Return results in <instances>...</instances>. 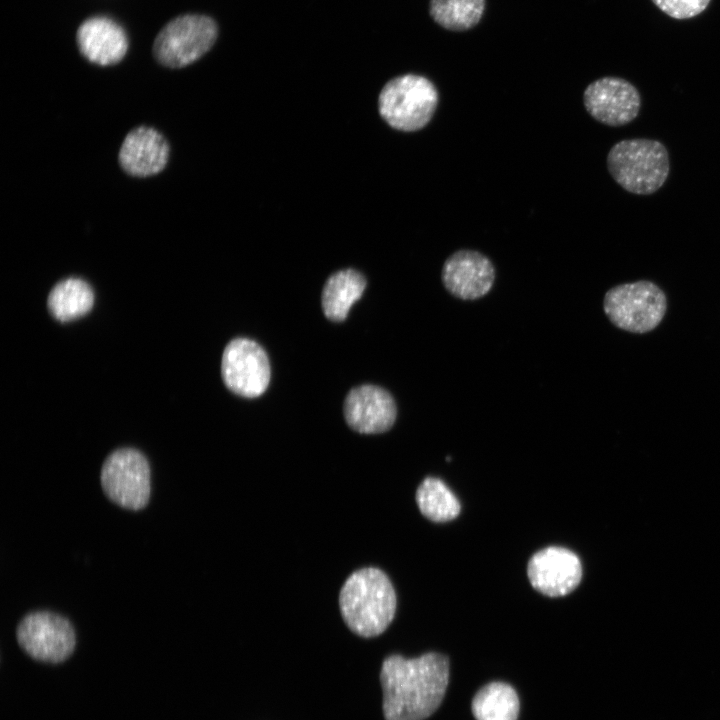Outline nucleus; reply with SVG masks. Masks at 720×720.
<instances>
[{
    "label": "nucleus",
    "instance_id": "ddd939ff",
    "mask_svg": "<svg viewBox=\"0 0 720 720\" xmlns=\"http://www.w3.org/2000/svg\"><path fill=\"white\" fill-rule=\"evenodd\" d=\"M397 408L391 394L375 385H361L347 394L344 416L348 425L360 433L374 434L389 430Z\"/></svg>",
    "mask_w": 720,
    "mask_h": 720
},
{
    "label": "nucleus",
    "instance_id": "2eb2a0df",
    "mask_svg": "<svg viewBox=\"0 0 720 720\" xmlns=\"http://www.w3.org/2000/svg\"><path fill=\"white\" fill-rule=\"evenodd\" d=\"M76 39L81 54L88 61L101 66L117 64L128 50L124 29L105 16L86 19L79 26Z\"/></svg>",
    "mask_w": 720,
    "mask_h": 720
},
{
    "label": "nucleus",
    "instance_id": "0eeeda50",
    "mask_svg": "<svg viewBox=\"0 0 720 720\" xmlns=\"http://www.w3.org/2000/svg\"><path fill=\"white\" fill-rule=\"evenodd\" d=\"M106 497L118 506L138 511L151 495V470L146 457L134 448H119L107 456L100 472Z\"/></svg>",
    "mask_w": 720,
    "mask_h": 720
},
{
    "label": "nucleus",
    "instance_id": "6ab92c4d",
    "mask_svg": "<svg viewBox=\"0 0 720 720\" xmlns=\"http://www.w3.org/2000/svg\"><path fill=\"white\" fill-rule=\"evenodd\" d=\"M420 512L433 522L453 520L460 513V502L446 484L435 477L425 478L416 491Z\"/></svg>",
    "mask_w": 720,
    "mask_h": 720
},
{
    "label": "nucleus",
    "instance_id": "20e7f679",
    "mask_svg": "<svg viewBox=\"0 0 720 720\" xmlns=\"http://www.w3.org/2000/svg\"><path fill=\"white\" fill-rule=\"evenodd\" d=\"M439 102L434 83L417 74H404L389 80L382 88L378 108L392 128L414 132L432 119Z\"/></svg>",
    "mask_w": 720,
    "mask_h": 720
},
{
    "label": "nucleus",
    "instance_id": "6e6552de",
    "mask_svg": "<svg viewBox=\"0 0 720 720\" xmlns=\"http://www.w3.org/2000/svg\"><path fill=\"white\" fill-rule=\"evenodd\" d=\"M16 638L32 658L49 663L66 660L76 645L75 630L64 616L47 610L26 614L18 623Z\"/></svg>",
    "mask_w": 720,
    "mask_h": 720
},
{
    "label": "nucleus",
    "instance_id": "f257e3e1",
    "mask_svg": "<svg viewBox=\"0 0 720 720\" xmlns=\"http://www.w3.org/2000/svg\"><path fill=\"white\" fill-rule=\"evenodd\" d=\"M448 678V659L439 653L412 659L388 656L380 671L385 720L428 718L442 702Z\"/></svg>",
    "mask_w": 720,
    "mask_h": 720
},
{
    "label": "nucleus",
    "instance_id": "9d476101",
    "mask_svg": "<svg viewBox=\"0 0 720 720\" xmlns=\"http://www.w3.org/2000/svg\"><path fill=\"white\" fill-rule=\"evenodd\" d=\"M583 102L591 117L611 127L632 122L641 108L638 89L629 81L615 76L591 82L584 90Z\"/></svg>",
    "mask_w": 720,
    "mask_h": 720
},
{
    "label": "nucleus",
    "instance_id": "423d86ee",
    "mask_svg": "<svg viewBox=\"0 0 720 720\" xmlns=\"http://www.w3.org/2000/svg\"><path fill=\"white\" fill-rule=\"evenodd\" d=\"M217 38L215 21L199 14H185L169 21L153 44L156 60L169 68H182L200 59Z\"/></svg>",
    "mask_w": 720,
    "mask_h": 720
},
{
    "label": "nucleus",
    "instance_id": "39448f33",
    "mask_svg": "<svg viewBox=\"0 0 720 720\" xmlns=\"http://www.w3.org/2000/svg\"><path fill=\"white\" fill-rule=\"evenodd\" d=\"M603 309L610 322L627 332L643 334L654 330L667 310L663 290L649 280L624 283L609 289Z\"/></svg>",
    "mask_w": 720,
    "mask_h": 720
},
{
    "label": "nucleus",
    "instance_id": "dca6fc26",
    "mask_svg": "<svg viewBox=\"0 0 720 720\" xmlns=\"http://www.w3.org/2000/svg\"><path fill=\"white\" fill-rule=\"evenodd\" d=\"M366 287L365 277L354 269H345L332 274L322 291V308L331 321H343Z\"/></svg>",
    "mask_w": 720,
    "mask_h": 720
},
{
    "label": "nucleus",
    "instance_id": "aec40b11",
    "mask_svg": "<svg viewBox=\"0 0 720 720\" xmlns=\"http://www.w3.org/2000/svg\"><path fill=\"white\" fill-rule=\"evenodd\" d=\"M486 0H430L431 18L451 31H466L476 26L485 11Z\"/></svg>",
    "mask_w": 720,
    "mask_h": 720
},
{
    "label": "nucleus",
    "instance_id": "f8f14e48",
    "mask_svg": "<svg viewBox=\"0 0 720 720\" xmlns=\"http://www.w3.org/2000/svg\"><path fill=\"white\" fill-rule=\"evenodd\" d=\"M441 279L446 290L463 300H475L486 295L495 280V268L484 254L461 249L444 262Z\"/></svg>",
    "mask_w": 720,
    "mask_h": 720
},
{
    "label": "nucleus",
    "instance_id": "1a4fd4ad",
    "mask_svg": "<svg viewBox=\"0 0 720 720\" xmlns=\"http://www.w3.org/2000/svg\"><path fill=\"white\" fill-rule=\"evenodd\" d=\"M222 378L227 388L242 397L261 395L270 381V364L264 349L255 341L236 338L224 349Z\"/></svg>",
    "mask_w": 720,
    "mask_h": 720
},
{
    "label": "nucleus",
    "instance_id": "7ed1b4c3",
    "mask_svg": "<svg viewBox=\"0 0 720 720\" xmlns=\"http://www.w3.org/2000/svg\"><path fill=\"white\" fill-rule=\"evenodd\" d=\"M607 168L616 183L626 191L650 195L658 191L669 176V154L658 140L624 139L610 148Z\"/></svg>",
    "mask_w": 720,
    "mask_h": 720
},
{
    "label": "nucleus",
    "instance_id": "f03ea898",
    "mask_svg": "<svg viewBox=\"0 0 720 720\" xmlns=\"http://www.w3.org/2000/svg\"><path fill=\"white\" fill-rule=\"evenodd\" d=\"M338 601L345 624L365 638L384 632L392 622L397 606L389 577L375 567L354 571L341 587Z\"/></svg>",
    "mask_w": 720,
    "mask_h": 720
},
{
    "label": "nucleus",
    "instance_id": "a211bd4d",
    "mask_svg": "<svg viewBox=\"0 0 720 720\" xmlns=\"http://www.w3.org/2000/svg\"><path fill=\"white\" fill-rule=\"evenodd\" d=\"M471 707L476 720H517L519 699L509 684L492 682L475 694Z\"/></svg>",
    "mask_w": 720,
    "mask_h": 720
},
{
    "label": "nucleus",
    "instance_id": "f3484780",
    "mask_svg": "<svg viewBox=\"0 0 720 720\" xmlns=\"http://www.w3.org/2000/svg\"><path fill=\"white\" fill-rule=\"evenodd\" d=\"M94 302L91 286L83 279L69 277L59 281L50 291L47 306L60 321H68L87 313Z\"/></svg>",
    "mask_w": 720,
    "mask_h": 720
},
{
    "label": "nucleus",
    "instance_id": "9b49d317",
    "mask_svg": "<svg viewBox=\"0 0 720 720\" xmlns=\"http://www.w3.org/2000/svg\"><path fill=\"white\" fill-rule=\"evenodd\" d=\"M527 574L535 590L549 597H561L572 592L580 583L582 565L572 551L550 546L530 558Z\"/></svg>",
    "mask_w": 720,
    "mask_h": 720
},
{
    "label": "nucleus",
    "instance_id": "4468645a",
    "mask_svg": "<svg viewBox=\"0 0 720 720\" xmlns=\"http://www.w3.org/2000/svg\"><path fill=\"white\" fill-rule=\"evenodd\" d=\"M169 158V144L155 128L139 126L124 138L119 151L122 169L135 177L160 173Z\"/></svg>",
    "mask_w": 720,
    "mask_h": 720
},
{
    "label": "nucleus",
    "instance_id": "412c9836",
    "mask_svg": "<svg viewBox=\"0 0 720 720\" xmlns=\"http://www.w3.org/2000/svg\"><path fill=\"white\" fill-rule=\"evenodd\" d=\"M662 12L674 19H688L702 13L711 0H651Z\"/></svg>",
    "mask_w": 720,
    "mask_h": 720
}]
</instances>
